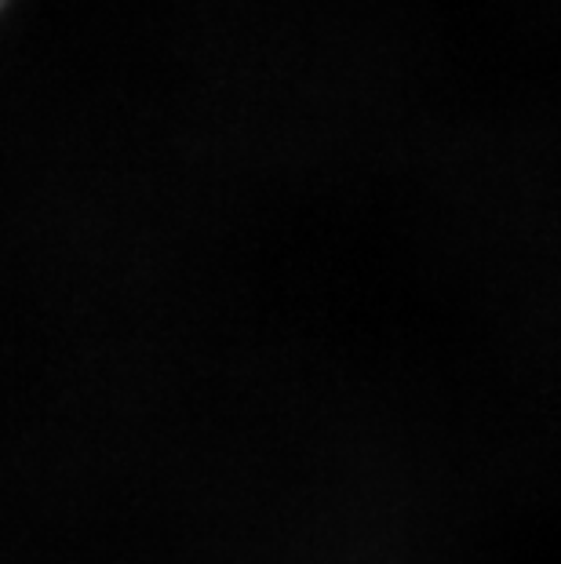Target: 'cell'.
I'll list each match as a JSON object with an SVG mask.
<instances>
[]
</instances>
